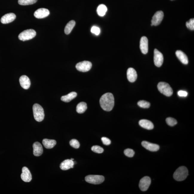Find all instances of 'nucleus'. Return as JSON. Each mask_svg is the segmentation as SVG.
I'll use <instances>...</instances> for the list:
<instances>
[{"label":"nucleus","mask_w":194,"mask_h":194,"mask_svg":"<svg viewBox=\"0 0 194 194\" xmlns=\"http://www.w3.org/2000/svg\"><path fill=\"white\" fill-rule=\"evenodd\" d=\"M100 104L105 111H111L114 105V99L113 94L110 93L104 94L100 100Z\"/></svg>","instance_id":"f257e3e1"},{"label":"nucleus","mask_w":194,"mask_h":194,"mask_svg":"<svg viewBox=\"0 0 194 194\" xmlns=\"http://www.w3.org/2000/svg\"><path fill=\"white\" fill-rule=\"evenodd\" d=\"M188 175L187 169L184 166L179 167L173 174V177L176 181H181L186 179Z\"/></svg>","instance_id":"f03ea898"},{"label":"nucleus","mask_w":194,"mask_h":194,"mask_svg":"<svg viewBox=\"0 0 194 194\" xmlns=\"http://www.w3.org/2000/svg\"><path fill=\"white\" fill-rule=\"evenodd\" d=\"M34 117L37 122H41L44 120L45 114L42 106L38 104H35L33 106Z\"/></svg>","instance_id":"7ed1b4c3"},{"label":"nucleus","mask_w":194,"mask_h":194,"mask_svg":"<svg viewBox=\"0 0 194 194\" xmlns=\"http://www.w3.org/2000/svg\"><path fill=\"white\" fill-rule=\"evenodd\" d=\"M158 88L159 91L167 97H170L173 94V90L168 83L160 82L158 83Z\"/></svg>","instance_id":"20e7f679"},{"label":"nucleus","mask_w":194,"mask_h":194,"mask_svg":"<svg viewBox=\"0 0 194 194\" xmlns=\"http://www.w3.org/2000/svg\"><path fill=\"white\" fill-rule=\"evenodd\" d=\"M36 35V32L35 30L33 29L26 30L19 34V38L20 40L25 41L33 39Z\"/></svg>","instance_id":"39448f33"},{"label":"nucleus","mask_w":194,"mask_h":194,"mask_svg":"<svg viewBox=\"0 0 194 194\" xmlns=\"http://www.w3.org/2000/svg\"><path fill=\"white\" fill-rule=\"evenodd\" d=\"M85 179L86 182L91 184H99L104 182L105 178L102 175H91L87 176Z\"/></svg>","instance_id":"423d86ee"},{"label":"nucleus","mask_w":194,"mask_h":194,"mask_svg":"<svg viewBox=\"0 0 194 194\" xmlns=\"http://www.w3.org/2000/svg\"><path fill=\"white\" fill-rule=\"evenodd\" d=\"M92 65L91 62L88 61L80 62L77 64L76 67L78 71L81 72H87L91 68Z\"/></svg>","instance_id":"0eeeda50"},{"label":"nucleus","mask_w":194,"mask_h":194,"mask_svg":"<svg viewBox=\"0 0 194 194\" xmlns=\"http://www.w3.org/2000/svg\"><path fill=\"white\" fill-rule=\"evenodd\" d=\"M164 61V57L162 54L157 49H155L154 51V62L155 65L157 67H161Z\"/></svg>","instance_id":"6e6552de"},{"label":"nucleus","mask_w":194,"mask_h":194,"mask_svg":"<svg viewBox=\"0 0 194 194\" xmlns=\"http://www.w3.org/2000/svg\"><path fill=\"white\" fill-rule=\"evenodd\" d=\"M151 183L150 178L147 176L144 177L140 180L139 187L142 191H145L148 189Z\"/></svg>","instance_id":"1a4fd4ad"},{"label":"nucleus","mask_w":194,"mask_h":194,"mask_svg":"<svg viewBox=\"0 0 194 194\" xmlns=\"http://www.w3.org/2000/svg\"><path fill=\"white\" fill-rule=\"evenodd\" d=\"M164 17L163 11H159L156 12L152 17L151 20V26H158L161 24Z\"/></svg>","instance_id":"9d476101"},{"label":"nucleus","mask_w":194,"mask_h":194,"mask_svg":"<svg viewBox=\"0 0 194 194\" xmlns=\"http://www.w3.org/2000/svg\"><path fill=\"white\" fill-rule=\"evenodd\" d=\"M50 12L47 9L41 8L36 10L34 16L37 19H42L45 18L49 15Z\"/></svg>","instance_id":"9b49d317"},{"label":"nucleus","mask_w":194,"mask_h":194,"mask_svg":"<svg viewBox=\"0 0 194 194\" xmlns=\"http://www.w3.org/2000/svg\"><path fill=\"white\" fill-rule=\"evenodd\" d=\"M21 177V179L26 182H29L32 180V175L30 170L26 167H24L22 169V173Z\"/></svg>","instance_id":"f8f14e48"},{"label":"nucleus","mask_w":194,"mask_h":194,"mask_svg":"<svg viewBox=\"0 0 194 194\" xmlns=\"http://www.w3.org/2000/svg\"><path fill=\"white\" fill-rule=\"evenodd\" d=\"M140 48L143 54H146L148 52V40L146 37L143 36L140 39Z\"/></svg>","instance_id":"ddd939ff"},{"label":"nucleus","mask_w":194,"mask_h":194,"mask_svg":"<svg viewBox=\"0 0 194 194\" xmlns=\"http://www.w3.org/2000/svg\"><path fill=\"white\" fill-rule=\"evenodd\" d=\"M142 145L147 150L155 152L159 150V146L157 144L151 143L150 142L143 141L142 142Z\"/></svg>","instance_id":"4468645a"},{"label":"nucleus","mask_w":194,"mask_h":194,"mask_svg":"<svg viewBox=\"0 0 194 194\" xmlns=\"http://www.w3.org/2000/svg\"><path fill=\"white\" fill-rule=\"evenodd\" d=\"M127 77L130 82L134 83L138 77V74L136 70L132 68H129L127 71Z\"/></svg>","instance_id":"2eb2a0df"},{"label":"nucleus","mask_w":194,"mask_h":194,"mask_svg":"<svg viewBox=\"0 0 194 194\" xmlns=\"http://www.w3.org/2000/svg\"><path fill=\"white\" fill-rule=\"evenodd\" d=\"M19 83L21 87L25 89H28L31 85L29 78L26 75L21 76L19 78Z\"/></svg>","instance_id":"dca6fc26"},{"label":"nucleus","mask_w":194,"mask_h":194,"mask_svg":"<svg viewBox=\"0 0 194 194\" xmlns=\"http://www.w3.org/2000/svg\"><path fill=\"white\" fill-rule=\"evenodd\" d=\"M16 16L15 14L12 13L6 14L1 18V22L3 24H7L12 22L15 20Z\"/></svg>","instance_id":"f3484780"},{"label":"nucleus","mask_w":194,"mask_h":194,"mask_svg":"<svg viewBox=\"0 0 194 194\" xmlns=\"http://www.w3.org/2000/svg\"><path fill=\"white\" fill-rule=\"evenodd\" d=\"M33 154L36 156L41 155L43 152V148L39 142H36L33 145Z\"/></svg>","instance_id":"a211bd4d"},{"label":"nucleus","mask_w":194,"mask_h":194,"mask_svg":"<svg viewBox=\"0 0 194 194\" xmlns=\"http://www.w3.org/2000/svg\"><path fill=\"white\" fill-rule=\"evenodd\" d=\"M74 162L72 160L67 159L62 162L60 167L62 170H66L74 168Z\"/></svg>","instance_id":"6ab92c4d"},{"label":"nucleus","mask_w":194,"mask_h":194,"mask_svg":"<svg viewBox=\"0 0 194 194\" xmlns=\"http://www.w3.org/2000/svg\"><path fill=\"white\" fill-rule=\"evenodd\" d=\"M139 124L140 127L148 130L152 129L154 128L152 123L146 120H140L139 122Z\"/></svg>","instance_id":"aec40b11"},{"label":"nucleus","mask_w":194,"mask_h":194,"mask_svg":"<svg viewBox=\"0 0 194 194\" xmlns=\"http://www.w3.org/2000/svg\"><path fill=\"white\" fill-rule=\"evenodd\" d=\"M176 56L180 61L184 65L188 64V60L187 56L183 51H177L175 53Z\"/></svg>","instance_id":"412c9836"},{"label":"nucleus","mask_w":194,"mask_h":194,"mask_svg":"<svg viewBox=\"0 0 194 194\" xmlns=\"http://www.w3.org/2000/svg\"><path fill=\"white\" fill-rule=\"evenodd\" d=\"M42 144L44 147L47 149L53 148L56 145V140H49L48 139H44L42 140Z\"/></svg>","instance_id":"4be33fe9"},{"label":"nucleus","mask_w":194,"mask_h":194,"mask_svg":"<svg viewBox=\"0 0 194 194\" xmlns=\"http://www.w3.org/2000/svg\"><path fill=\"white\" fill-rule=\"evenodd\" d=\"M77 94L76 92H72L66 95L62 96L61 98L62 101L66 103L70 102L71 100L76 97Z\"/></svg>","instance_id":"5701e85b"},{"label":"nucleus","mask_w":194,"mask_h":194,"mask_svg":"<svg viewBox=\"0 0 194 194\" xmlns=\"http://www.w3.org/2000/svg\"><path fill=\"white\" fill-rule=\"evenodd\" d=\"M75 25V21L74 20L71 21L68 23L65 29V33L66 34H69L71 33Z\"/></svg>","instance_id":"b1692460"},{"label":"nucleus","mask_w":194,"mask_h":194,"mask_svg":"<svg viewBox=\"0 0 194 194\" xmlns=\"http://www.w3.org/2000/svg\"><path fill=\"white\" fill-rule=\"evenodd\" d=\"M87 109V105L85 102L80 103L76 107V111L79 114L84 113Z\"/></svg>","instance_id":"393cba45"},{"label":"nucleus","mask_w":194,"mask_h":194,"mask_svg":"<svg viewBox=\"0 0 194 194\" xmlns=\"http://www.w3.org/2000/svg\"><path fill=\"white\" fill-rule=\"evenodd\" d=\"M107 11V8L105 5L101 4L98 7L97 12L98 15L100 16H104L106 15Z\"/></svg>","instance_id":"a878e982"},{"label":"nucleus","mask_w":194,"mask_h":194,"mask_svg":"<svg viewBox=\"0 0 194 194\" xmlns=\"http://www.w3.org/2000/svg\"><path fill=\"white\" fill-rule=\"evenodd\" d=\"M37 0H19L18 3L19 4L22 6L31 5L37 2Z\"/></svg>","instance_id":"bb28decb"},{"label":"nucleus","mask_w":194,"mask_h":194,"mask_svg":"<svg viewBox=\"0 0 194 194\" xmlns=\"http://www.w3.org/2000/svg\"><path fill=\"white\" fill-rule=\"evenodd\" d=\"M138 106L143 108H148L150 106V103L145 100H140L138 103Z\"/></svg>","instance_id":"cd10ccee"},{"label":"nucleus","mask_w":194,"mask_h":194,"mask_svg":"<svg viewBox=\"0 0 194 194\" xmlns=\"http://www.w3.org/2000/svg\"><path fill=\"white\" fill-rule=\"evenodd\" d=\"M166 121L167 124L170 126H174L176 125L177 123V120L175 119L171 118V117H169L167 118L166 120Z\"/></svg>","instance_id":"c85d7f7f"},{"label":"nucleus","mask_w":194,"mask_h":194,"mask_svg":"<svg viewBox=\"0 0 194 194\" xmlns=\"http://www.w3.org/2000/svg\"><path fill=\"white\" fill-rule=\"evenodd\" d=\"M124 154L128 157L132 158L134 156L135 152L132 149H128L124 151Z\"/></svg>","instance_id":"c756f323"},{"label":"nucleus","mask_w":194,"mask_h":194,"mask_svg":"<svg viewBox=\"0 0 194 194\" xmlns=\"http://www.w3.org/2000/svg\"><path fill=\"white\" fill-rule=\"evenodd\" d=\"M91 150L93 152L98 154H101L104 152V149L102 147L98 146H94L91 148Z\"/></svg>","instance_id":"7c9ffc66"},{"label":"nucleus","mask_w":194,"mask_h":194,"mask_svg":"<svg viewBox=\"0 0 194 194\" xmlns=\"http://www.w3.org/2000/svg\"><path fill=\"white\" fill-rule=\"evenodd\" d=\"M69 144L74 149H77L80 146V144L79 141L76 139H72L69 142Z\"/></svg>","instance_id":"2f4dec72"},{"label":"nucleus","mask_w":194,"mask_h":194,"mask_svg":"<svg viewBox=\"0 0 194 194\" xmlns=\"http://www.w3.org/2000/svg\"><path fill=\"white\" fill-rule=\"evenodd\" d=\"M187 27L189 29L193 30H194V19H192L186 23Z\"/></svg>","instance_id":"473e14b6"},{"label":"nucleus","mask_w":194,"mask_h":194,"mask_svg":"<svg viewBox=\"0 0 194 194\" xmlns=\"http://www.w3.org/2000/svg\"><path fill=\"white\" fill-rule=\"evenodd\" d=\"M91 31L92 33L96 35H99L100 33V30L99 27L97 26H94L91 30Z\"/></svg>","instance_id":"72a5a7b5"},{"label":"nucleus","mask_w":194,"mask_h":194,"mask_svg":"<svg viewBox=\"0 0 194 194\" xmlns=\"http://www.w3.org/2000/svg\"><path fill=\"white\" fill-rule=\"evenodd\" d=\"M101 140H102L103 143L106 145H109L111 143V140L106 137H103L101 138Z\"/></svg>","instance_id":"f704fd0d"},{"label":"nucleus","mask_w":194,"mask_h":194,"mask_svg":"<svg viewBox=\"0 0 194 194\" xmlns=\"http://www.w3.org/2000/svg\"><path fill=\"white\" fill-rule=\"evenodd\" d=\"M178 94L179 97H185L188 95L187 92L185 91L180 90L178 92Z\"/></svg>","instance_id":"c9c22d12"},{"label":"nucleus","mask_w":194,"mask_h":194,"mask_svg":"<svg viewBox=\"0 0 194 194\" xmlns=\"http://www.w3.org/2000/svg\"><path fill=\"white\" fill-rule=\"evenodd\" d=\"M71 160H72V161H73V160H74V159H71Z\"/></svg>","instance_id":"e433bc0d"},{"label":"nucleus","mask_w":194,"mask_h":194,"mask_svg":"<svg viewBox=\"0 0 194 194\" xmlns=\"http://www.w3.org/2000/svg\"><path fill=\"white\" fill-rule=\"evenodd\" d=\"M171 1H172V0H171Z\"/></svg>","instance_id":"4c0bfd02"}]
</instances>
